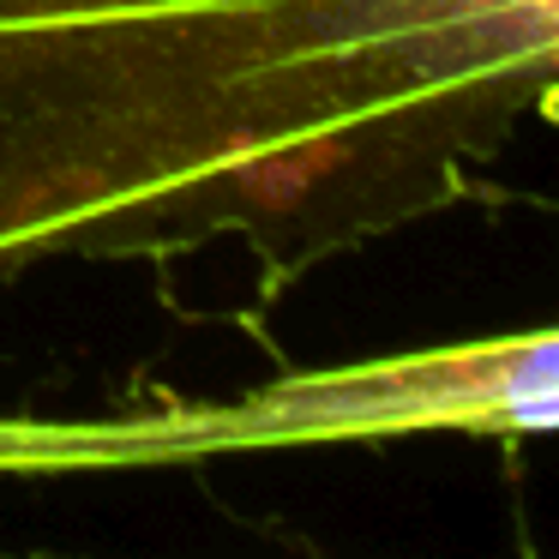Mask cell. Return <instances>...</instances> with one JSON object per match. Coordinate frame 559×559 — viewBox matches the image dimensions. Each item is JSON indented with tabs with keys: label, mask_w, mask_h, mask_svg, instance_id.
<instances>
[{
	"label": "cell",
	"mask_w": 559,
	"mask_h": 559,
	"mask_svg": "<svg viewBox=\"0 0 559 559\" xmlns=\"http://www.w3.org/2000/svg\"><path fill=\"white\" fill-rule=\"evenodd\" d=\"M0 559H85V554H0Z\"/></svg>",
	"instance_id": "3957f363"
},
{
	"label": "cell",
	"mask_w": 559,
	"mask_h": 559,
	"mask_svg": "<svg viewBox=\"0 0 559 559\" xmlns=\"http://www.w3.org/2000/svg\"><path fill=\"white\" fill-rule=\"evenodd\" d=\"M559 0H0V289L235 241L253 307L493 199Z\"/></svg>",
	"instance_id": "6da1fadb"
},
{
	"label": "cell",
	"mask_w": 559,
	"mask_h": 559,
	"mask_svg": "<svg viewBox=\"0 0 559 559\" xmlns=\"http://www.w3.org/2000/svg\"><path fill=\"white\" fill-rule=\"evenodd\" d=\"M559 421V331L518 325L373 361L283 367L235 397L163 391L103 415L0 409V481H61L115 469H187L265 451L403 445L427 433L518 445Z\"/></svg>",
	"instance_id": "7a4b0ae2"
}]
</instances>
